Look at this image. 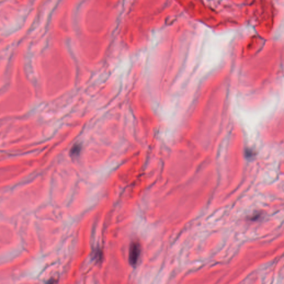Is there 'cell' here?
<instances>
[{
  "label": "cell",
  "mask_w": 284,
  "mask_h": 284,
  "mask_svg": "<svg viewBox=\"0 0 284 284\" xmlns=\"http://www.w3.org/2000/svg\"><path fill=\"white\" fill-rule=\"evenodd\" d=\"M141 253V249L140 244L137 242H133L130 245L129 254V261L132 266L137 265L140 259Z\"/></svg>",
  "instance_id": "cell-1"
},
{
  "label": "cell",
  "mask_w": 284,
  "mask_h": 284,
  "mask_svg": "<svg viewBox=\"0 0 284 284\" xmlns=\"http://www.w3.org/2000/svg\"><path fill=\"white\" fill-rule=\"evenodd\" d=\"M80 150H81V147L79 145H76L75 146H74L73 148L71 150V154L73 155H78L79 152H80Z\"/></svg>",
  "instance_id": "cell-2"
},
{
  "label": "cell",
  "mask_w": 284,
  "mask_h": 284,
  "mask_svg": "<svg viewBox=\"0 0 284 284\" xmlns=\"http://www.w3.org/2000/svg\"><path fill=\"white\" fill-rule=\"evenodd\" d=\"M55 284V281L53 279H51L48 281L46 284Z\"/></svg>",
  "instance_id": "cell-3"
}]
</instances>
